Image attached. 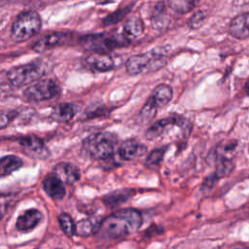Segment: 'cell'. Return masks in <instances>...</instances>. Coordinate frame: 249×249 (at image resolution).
<instances>
[{
  "instance_id": "obj_19",
  "label": "cell",
  "mask_w": 249,
  "mask_h": 249,
  "mask_svg": "<svg viewBox=\"0 0 249 249\" xmlns=\"http://www.w3.org/2000/svg\"><path fill=\"white\" fill-rule=\"evenodd\" d=\"M77 111L78 107L74 103H59L53 107L51 113V118L58 123H68L75 117Z\"/></svg>"
},
{
  "instance_id": "obj_3",
  "label": "cell",
  "mask_w": 249,
  "mask_h": 249,
  "mask_svg": "<svg viewBox=\"0 0 249 249\" xmlns=\"http://www.w3.org/2000/svg\"><path fill=\"white\" fill-rule=\"evenodd\" d=\"M167 63V54L160 49H153L143 53L129 56L125 61V70L128 75H142L158 71Z\"/></svg>"
},
{
  "instance_id": "obj_27",
  "label": "cell",
  "mask_w": 249,
  "mask_h": 249,
  "mask_svg": "<svg viewBox=\"0 0 249 249\" xmlns=\"http://www.w3.org/2000/svg\"><path fill=\"white\" fill-rule=\"evenodd\" d=\"M170 9L178 14H187L195 9L196 2L195 1H185V0H172L168 2Z\"/></svg>"
},
{
  "instance_id": "obj_10",
  "label": "cell",
  "mask_w": 249,
  "mask_h": 249,
  "mask_svg": "<svg viewBox=\"0 0 249 249\" xmlns=\"http://www.w3.org/2000/svg\"><path fill=\"white\" fill-rule=\"evenodd\" d=\"M18 143L23 153L30 158L45 160L50 156V151L44 141L35 135L23 136L18 139Z\"/></svg>"
},
{
  "instance_id": "obj_21",
  "label": "cell",
  "mask_w": 249,
  "mask_h": 249,
  "mask_svg": "<svg viewBox=\"0 0 249 249\" xmlns=\"http://www.w3.org/2000/svg\"><path fill=\"white\" fill-rule=\"evenodd\" d=\"M22 165L23 161L19 157L14 155L4 156L0 160V176L3 178L19 169Z\"/></svg>"
},
{
  "instance_id": "obj_7",
  "label": "cell",
  "mask_w": 249,
  "mask_h": 249,
  "mask_svg": "<svg viewBox=\"0 0 249 249\" xmlns=\"http://www.w3.org/2000/svg\"><path fill=\"white\" fill-rule=\"evenodd\" d=\"M79 44L82 48L93 53H106L107 51L121 48L128 44L124 37L109 35L106 33L88 34L79 38Z\"/></svg>"
},
{
  "instance_id": "obj_12",
  "label": "cell",
  "mask_w": 249,
  "mask_h": 249,
  "mask_svg": "<svg viewBox=\"0 0 249 249\" xmlns=\"http://www.w3.org/2000/svg\"><path fill=\"white\" fill-rule=\"evenodd\" d=\"M147 153V147L134 138L124 141L119 149V157L125 161H132L142 158Z\"/></svg>"
},
{
  "instance_id": "obj_28",
  "label": "cell",
  "mask_w": 249,
  "mask_h": 249,
  "mask_svg": "<svg viewBox=\"0 0 249 249\" xmlns=\"http://www.w3.org/2000/svg\"><path fill=\"white\" fill-rule=\"evenodd\" d=\"M205 19V13L203 11H196L188 20V25L192 29H196L201 26Z\"/></svg>"
},
{
  "instance_id": "obj_23",
  "label": "cell",
  "mask_w": 249,
  "mask_h": 249,
  "mask_svg": "<svg viewBox=\"0 0 249 249\" xmlns=\"http://www.w3.org/2000/svg\"><path fill=\"white\" fill-rule=\"evenodd\" d=\"M131 195H132L131 190H121V191H117L107 195L106 196H104L103 200L107 205L114 207L116 205L122 204L124 201H126L131 196Z\"/></svg>"
},
{
  "instance_id": "obj_13",
  "label": "cell",
  "mask_w": 249,
  "mask_h": 249,
  "mask_svg": "<svg viewBox=\"0 0 249 249\" xmlns=\"http://www.w3.org/2000/svg\"><path fill=\"white\" fill-rule=\"evenodd\" d=\"M70 34L66 32H50L40 37L33 45L32 50L36 53H44L50 49L62 45L68 40Z\"/></svg>"
},
{
  "instance_id": "obj_26",
  "label": "cell",
  "mask_w": 249,
  "mask_h": 249,
  "mask_svg": "<svg viewBox=\"0 0 249 249\" xmlns=\"http://www.w3.org/2000/svg\"><path fill=\"white\" fill-rule=\"evenodd\" d=\"M132 6H133V4L122 7L120 9H118L117 11L113 12L112 14L108 15L106 18H103V24L110 25V24H115V23L121 21L125 17V15H127L130 12Z\"/></svg>"
},
{
  "instance_id": "obj_9",
  "label": "cell",
  "mask_w": 249,
  "mask_h": 249,
  "mask_svg": "<svg viewBox=\"0 0 249 249\" xmlns=\"http://www.w3.org/2000/svg\"><path fill=\"white\" fill-rule=\"evenodd\" d=\"M60 92L58 84L53 79H41L23 90L24 98L29 102H41L55 97Z\"/></svg>"
},
{
  "instance_id": "obj_11",
  "label": "cell",
  "mask_w": 249,
  "mask_h": 249,
  "mask_svg": "<svg viewBox=\"0 0 249 249\" xmlns=\"http://www.w3.org/2000/svg\"><path fill=\"white\" fill-rule=\"evenodd\" d=\"M85 63L98 72L111 71L119 65L118 59L107 53H92L85 58Z\"/></svg>"
},
{
  "instance_id": "obj_24",
  "label": "cell",
  "mask_w": 249,
  "mask_h": 249,
  "mask_svg": "<svg viewBox=\"0 0 249 249\" xmlns=\"http://www.w3.org/2000/svg\"><path fill=\"white\" fill-rule=\"evenodd\" d=\"M58 223L61 231L66 236L72 237L74 234H76V224L68 213H60L58 215Z\"/></svg>"
},
{
  "instance_id": "obj_18",
  "label": "cell",
  "mask_w": 249,
  "mask_h": 249,
  "mask_svg": "<svg viewBox=\"0 0 249 249\" xmlns=\"http://www.w3.org/2000/svg\"><path fill=\"white\" fill-rule=\"evenodd\" d=\"M238 149V142L234 139L224 140L220 142L214 151V155L218 162L231 161L232 158L236 155Z\"/></svg>"
},
{
  "instance_id": "obj_17",
  "label": "cell",
  "mask_w": 249,
  "mask_h": 249,
  "mask_svg": "<svg viewBox=\"0 0 249 249\" xmlns=\"http://www.w3.org/2000/svg\"><path fill=\"white\" fill-rule=\"evenodd\" d=\"M229 32L237 39L249 38V13L234 17L230 23Z\"/></svg>"
},
{
  "instance_id": "obj_31",
  "label": "cell",
  "mask_w": 249,
  "mask_h": 249,
  "mask_svg": "<svg viewBox=\"0 0 249 249\" xmlns=\"http://www.w3.org/2000/svg\"><path fill=\"white\" fill-rule=\"evenodd\" d=\"M55 249H61V248H59V247H57V248H55Z\"/></svg>"
},
{
  "instance_id": "obj_22",
  "label": "cell",
  "mask_w": 249,
  "mask_h": 249,
  "mask_svg": "<svg viewBox=\"0 0 249 249\" xmlns=\"http://www.w3.org/2000/svg\"><path fill=\"white\" fill-rule=\"evenodd\" d=\"M99 223L100 221H97L95 218L82 219L76 224V234L81 237H87L94 234Z\"/></svg>"
},
{
  "instance_id": "obj_8",
  "label": "cell",
  "mask_w": 249,
  "mask_h": 249,
  "mask_svg": "<svg viewBox=\"0 0 249 249\" xmlns=\"http://www.w3.org/2000/svg\"><path fill=\"white\" fill-rule=\"evenodd\" d=\"M172 98V89L165 84H160L154 89L146 103L142 107L139 118L143 122L151 121L157 114L158 110L165 106Z\"/></svg>"
},
{
  "instance_id": "obj_16",
  "label": "cell",
  "mask_w": 249,
  "mask_h": 249,
  "mask_svg": "<svg viewBox=\"0 0 249 249\" xmlns=\"http://www.w3.org/2000/svg\"><path fill=\"white\" fill-rule=\"evenodd\" d=\"M53 174L56 175L64 184L72 185L79 181L81 177L80 169L70 162H58L53 167Z\"/></svg>"
},
{
  "instance_id": "obj_30",
  "label": "cell",
  "mask_w": 249,
  "mask_h": 249,
  "mask_svg": "<svg viewBox=\"0 0 249 249\" xmlns=\"http://www.w3.org/2000/svg\"><path fill=\"white\" fill-rule=\"evenodd\" d=\"M244 89H245V92L247 93V95H249V79H248V80L246 81V83H245Z\"/></svg>"
},
{
  "instance_id": "obj_20",
  "label": "cell",
  "mask_w": 249,
  "mask_h": 249,
  "mask_svg": "<svg viewBox=\"0 0 249 249\" xmlns=\"http://www.w3.org/2000/svg\"><path fill=\"white\" fill-rule=\"evenodd\" d=\"M144 22L138 16L129 17L124 24V37L126 40L136 39L143 34Z\"/></svg>"
},
{
  "instance_id": "obj_5",
  "label": "cell",
  "mask_w": 249,
  "mask_h": 249,
  "mask_svg": "<svg viewBox=\"0 0 249 249\" xmlns=\"http://www.w3.org/2000/svg\"><path fill=\"white\" fill-rule=\"evenodd\" d=\"M118 137L112 132H96L88 136L83 142V149L94 160H107L113 156Z\"/></svg>"
},
{
  "instance_id": "obj_4",
  "label": "cell",
  "mask_w": 249,
  "mask_h": 249,
  "mask_svg": "<svg viewBox=\"0 0 249 249\" xmlns=\"http://www.w3.org/2000/svg\"><path fill=\"white\" fill-rule=\"evenodd\" d=\"M48 65L43 59H34L30 62L10 68L6 73L9 84L16 88L31 85L47 73Z\"/></svg>"
},
{
  "instance_id": "obj_25",
  "label": "cell",
  "mask_w": 249,
  "mask_h": 249,
  "mask_svg": "<svg viewBox=\"0 0 249 249\" xmlns=\"http://www.w3.org/2000/svg\"><path fill=\"white\" fill-rule=\"evenodd\" d=\"M166 150H167V146L157 148V149H154L153 151H151L146 158L145 165L152 169L157 168L160 164Z\"/></svg>"
},
{
  "instance_id": "obj_1",
  "label": "cell",
  "mask_w": 249,
  "mask_h": 249,
  "mask_svg": "<svg viewBox=\"0 0 249 249\" xmlns=\"http://www.w3.org/2000/svg\"><path fill=\"white\" fill-rule=\"evenodd\" d=\"M142 223L143 218L138 210L120 209L102 219L94 234L102 239H118L137 231Z\"/></svg>"
},
{
  "instance_id": "obj_14",
  "label": "cell",
  "mask_w": 249,
  "mask_h": 249,
  "mask_svg": "<svg viewBox=\"0 0 249 249\" xmlns=\"http://www.w3.org/2000/svg\"><path fill=\"white\" fill-rule=\"evenodd\" d=\"M43 218L44 216L42 212L38 209H27L18 217L16 222V228L20 232H29L42 222Z\"/></svg>"
},
{
  "instance_id": "obj_6",
  "label": "cell",
  "mask_w": 249,
  "mask_h": 249,
  "mask_svg": "<svg viewBox=\"0 0 249 249\" xmlns=\"http://www.w3.org/2000/svg\"><path fill=\"white\" fill-rule=\"evenodd\" d=\"M41 18L37 12L27 10L19 13L11 26V38L15 42H23L35 36L41 29Z\"/></svg>"
},
{
  "instance_id": "obj_15",
  "label": "cell",
  "mask_w": 249,
  "mask_h": 249,
  "mask_svg": "<svg viewBox=\"0 0 249 249\" xmlns=\"http://www.w3.org/2000/svg\"><path fill=\"white\" fill-rule=\"evenodd\" d=\"M42 185L44 191L51 198L54 200H61L64 197L66 193L64 183L53 173L45 176Z\"/></svg>"
},
{
  "instance_id": "obj_2",
  "label": "cell",
  "mask_w": 249,
  "mask_h": 249,
  "mask_svg": "<svg viewBox=\"0 0 249 249\" xmlns=\"http://www.w3.org/2000/svg\"><path fill=\"white\" fill-rule=\"evenodd\" d=\"M192 129L190 121L180 115H170L154 123L146 130V137L151 140H157L161 137L188 138Z\"/></svg>"
},
{
  "instance_id": "obj_29",
  "label": "cell",
  "mask_w": 249,
  "mask_h": 249,
  "mask_svg": "<svg viewBox=\"0 0 249 249\" xmlns=\"http://www.w3.org/2000/svg\"><path fill=\"white\" fill-rule=\"evenodd\" d=\"M18 116L16 110H2L0 114V124L1 128H5L9 124Z\"/></svg>"
}]
</instances>
